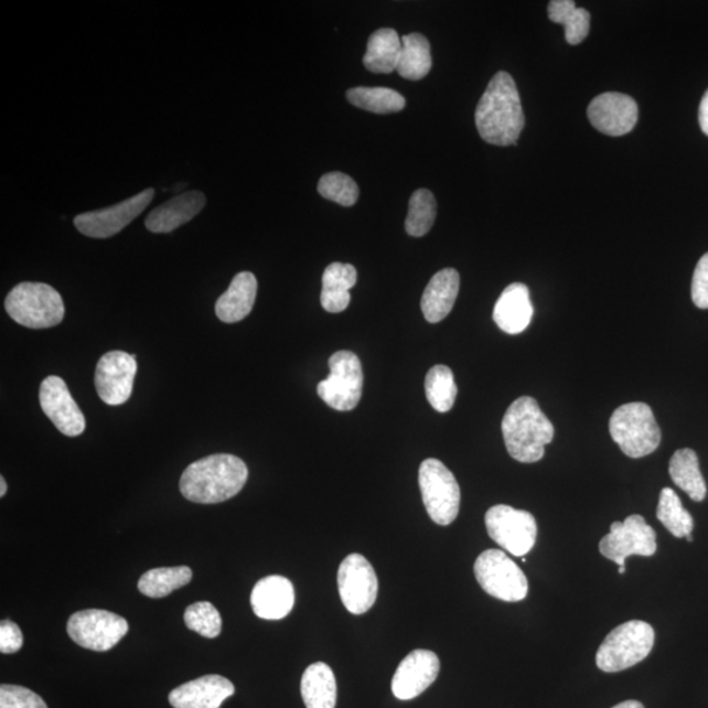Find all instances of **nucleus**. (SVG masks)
Listing matches in <instances>:
<instances>
[{
	"label": "nucleus",
	"instance_id": "1",
	"mask_svg": "<svg viewBox=\"0 0 708 708\" xmlns=\"http://www.w3.org/2000/svg\"><path fill=\"white\" fill-rule=\"evenodd\" d=\"M475 124L479 136L490 144H517L525 127L523 106L515 81L505 72L491 79L479 100Z\"/></svg>",
	"mask_w": 708,
	"mask_h": 708
},
{
	"label": "nucleus",
	"instance_id": "2",
	"mask_svg": "<svg viewBox=\"0 0 708 708\" xmlns=\"http://www.w3.org/2000/svg\"><path fill=\"white\" fill-rule=\"evenodd\" d=\"M247 479V464L240 458L214 454L185 469L180 479V492L192 503L218 504L238 495Z\"/></svg>",
	"mask_w": 708,
	"mask_h": 708
},
{
	"label": "nucleus",
	"instance_id": "3",
	"mask_svg": "<svg viewBox=\"0 0 708 708\" xmlns=\"http://www.w3.org/2000/svg\"><path fill=\"white\" fill-rule=\"evenodd\" d=\"M502 430L506 450L513 460L536 463L543 460L545 448L554 440L553 422L540 411L538 401L521 397L504 415Z\"/></svg>",
	"mask_w": 708,
	"mask_h": 708
},
{
	"label": "nucleus",
	"instance_id": "4",
	"mask_svg": "<svg viewBox=\"0 0 708 708\" xmlns=\"http://www.w3.org/2000/svg\"><path fill=\"white\" fill-rule=\"evenodd\" d=\"M4 308L13 321L32 330L54 328L65 318L61 294L44 282L17 285L6 297Z\"/></svg>",
	"mask_w": 708,
	"mask_h": 708
},
{
	"label": "nucleus",
	"instance_id": "5",
	"mask_svg": "<svg viewBox=\"0 0 708 708\" xmlns=\"http://www.w3.org/2000/svg\"><path fill=\"white\" fill-rule=\"evenodd\" d=\"M610 435L624 454L643 458L661 446L662 430L645 403H627L616 408L609 421Z\"/></svg>",
	"mask_w": 708,
	"mask_h": 708
},
{
	"label": "nucleus",
	"instance_id": "6",
	"mask_svg": "<svg viewBox=\"0 0 708 708\" xmlns=\"http://www.w3.org/2000/svg\"><path fill=\"white\" fill-rule=\"evenodd\" d=\"M655 631L643 621H630L615 627L597 651L596 664L602 672L616 673L633 668L651 654Z\"/></svg>",
	"mask_w": 708,
	"mask_h": 708
},
{
	"label": "nucleus",
	"instance_id": "7",
	"mask_svg": "<svg viewBox=\"0 0 708 708\" xmlns=\"http://www.w3.org/2000/svg\"><path fill=\"white\" fill-rule=\"evenodd\" d=\"M419 485L426 509L433 523L448 526L460 513L461 490L446 464L435 458L421 463Z\"/></svg>",
	"mask_w": 708,
	"mask_h": 708
},
{
	"label": "nucleus",
	"instance_id": "8",
	"mask_svg": "<svg viewBox=\"0 0 708 708\" xmlns=\"http://www.w3.org/2000/svg\"><path fill=\"white\" fill-rule=\"evenodd\" d=\"M330 376L318 385V395L336 411H352L363 395L364 373L357 354L350 351L333 353L329 361Z\"/></svg>",
	"mask_w": 708,
	"mask_h": 708
},
{
	"label": "nucleus",
	"instance_id": "9",
	"mask_svg": "<svg viewBox=\"0 0 708 708\" xmlns=\"http://www.w3.org/2000/svg\"><path fill=\"white\" fill-rule=\"evenodd\" d=\"M475 578L485 593L505 602L526 599L527 579L508 555L502 550H487L479 555L474 566Z\"/></svg>",
	"mask_w": 708,
	"mask_h": 708
},
{
	"label": "nucleus",
	"instance_id": "10",
	"mask_svg": "<svg viewBox=\"0 0 708 708\" xmlns=\"http://www.w3.org/2000/svg\"><path fill=\"white\" fill-rule=\"evenodd\" d=\"M485 526L489 536L515 557L530 553L536 545L537 521L529 512L495 505L485 513Z\"/></svg>",
	"mask_w": 708,
	"mask_h": 708
},
{
	"label": "nucleus",
	"instance_id": "11",
	"mask_svg": "<svg viewBox=\"0 0 708 708\" xmlns=\"http://www.w3.org/2000/svg\"><path fill=\"white\" fill-rule=\"evenodd\" d=\"M129 624L122 616L107 610L88 609L75 613L67 622V634L86 650H112L128 634Z\"/></svg>",
	"mask_w": 708,
	"mask_h": 708
},
{
	"label": "nucleus",
	"instance_id": "12",
	"mask_svg": "<svg viewBox=\"0 0 708 708\" xmlns=\"http://www.w3.org/2000/svg\"><path fill=\"white\" fill-rule=\"evenodd\" d=\"M337 586L340 599L354 615L369 612L376 603L378 579L376 571L363 555L351 554L339 567Z\"/></svg>",
	"mask_w": 708,
	"mask_h": 708
},
{
	"label": "nucleus",
	"instance_id": "13",
	"mask_svg": "<svg viewBox=\"0 0 708 708\" xmlns=\"http://www.w3.org/2000/svg\"><path fill=\"white\" fill-rule=\"evenodd\" d=\"M656 550V532L639 515L629 516L623 523L616 521L600 543L602 557L614 561L618 567L626 566L624 561L631 555L652 557Z\"/></svg>",
	"mask_w": 708,
	"mask_h": 708
},
{
	"label": "nucleus",
	"instance_id": "14",
	"mask_svg": "<svg viewBox=\"0 0 708 708\" xmlns=\"http://www.w3.org/2000/svg\"><path fill=\"white\" fill-rule=\"evenodd\" d=\"M154 194L155 191L149 189L106 210L76 215L74 218L76 230L88 238H112L142 214L154 199Z\"/></svg>",
	"mask_w": 708,
	"mask_h": 708
},
{
	"label": "nucleus",
	"instance_id": "15",
	"mask_svg": "<svg viewBox=\"0 0 708 708\" xmlns=\"http://www.w3.org/2000/svg\"><path fill=\"white\" fill-rule=\"evenodd\" d=\"M135 354L114 351L104 354L96 366L95 387L108 406H121L133 393L137 361Z\"/></svg>",
	"mask_w": 708,
	"mask_h": 708
},
{
	"label": "nucleus",
	"instance_id": "16",
	"mask_svg": "<svg viewBox=\"0 0 708 708\" xmlns=\"http://www.w3.org/2000/svg\"><path fill=\"white\" fill-rule=\"evenodd\" d=\"M40 405L62 435L76 437L85 432V415L73 399L64 379L57 376L44 379L40 387Z\"/></svg>",
	"mask_w": 708,
	"mask_h": 708
},
{
	"label": "nucleus",
	"instance_id": "17",
	"mask_svg": "<svg viewBox=\"0 0 708 708\" xmlns=\"http://www.w3.org/2000/svg\"><path fill=\"white\" fill-rule=\"evenodd\" d=\"M637 116V104L633 97L620 93L597 96L588 107L590 124L610 137L630 133L635 128Z\"/></svg>",
	"mask_w": 708,
	"mask_h": 708
},
{
	"label": "nucleus",
	"instance_id": "18",
	"mask_svg": "<svg viewBox=\"0 0 708 708\" xmlns=\"http://www.w3.org/2000/svg\"><path fill=\"white\" fill-rule=\"evenodd\" d=\"M440 673L439 657L432 651L415 650L395 672L391 689L400 700H411L425 693Z\"/></svg>",
	"mask_w": 708,
	"mask_h": 708
},
{
	"label": "nucleus",
	"instance_id": "19",
	"mask_svg": "<svg viewBox=\"0 0 708 708\" xmlns=\"http://www.w3.org/2000/svg\"><path fill=\"white\" fill-rule=\"evenodd\" d=\"M234 693L235 687L227 678L210 675L176 687L169 700L173 708H219Z\"/></svg>",
	"mask_w": 708,
	"mask_h": 708
},
{
	"label": "nucleus",
	"instance_id": "20",
	"mask_svg": "<svg viewBox=\"0 0 708 708\" xmlns=\"http://www.w3.org/2000/svg\"><path fill=\"white\" fill-rule=\"evenodd\" d=\"M296 601L294 587L283 576L261 579L251 593L254 613L261 620L279 621L290 614Z\"/></svg>",
	"mask_w": 708,
	"mask_h": 708
},
{
	"label": "nucleus",
	"instance_id": "21",
	"mask_svg": "<svg viewBox=\"0 0 708 708\" xmlns=\"http://www.w3.org/2000/svg\"><path fill=\"white\" fill-rule=\"evenodd\" d=\"M206 197L203 192L190 191L155 207L144 221L146 228L154 234H169L189 224L204 210Z\"/></svg>",
	"mask_w": 708,
	"mask_h": 708
},
{
	"label": "nucleus",
	"instance_id": "22",
	"mask_svg": "<svg viewBox=\"0 0 708 708\" xmlns=\"http://www.w3.org/2000/svg\"><path fill=\"white\" fill-rule=\"evenodd\" d=\"M534 308L529 288L524 283H512L506 288L494 309L497 328L509 335L524 332L532 322Z\"/></svg>",
	"mask_w": 708,
	"mask_h": 708
},
{
	"label": "nucleus",
	"instance_id": "23",
	"mask_svg": "<svg viewBox=\"0 0 708 708\" xmlns=\"http://www.w3.org/2000/svg\"><path fill=\"white\" fill-rule=\"evenodd\" d=\"M460 273L453 268L442 269L432 277L421 298L427 322L440 323L450 314L460 293Z\"/></svg>",
	"mask_w": 708,
	"mask_h": 708
},
{
	"label": "nucleus",
	"instance_id": "24",
	"mask_svg": "<svg viewBox=\"0 0 708 708\" xmlns=\"http://www.w3.org/2000/svg\"><path fill=\"white\" fill-rule=\"evenodd\" d=\"M258 296V280L251 272L236 275L230 287L215 303V314L221 322L238 323L251 314Z\"/></svg>",
	"mask_w": 708,
	"mask_h": 708
},
{
	"label": "nucleus",
	"instance_id": "25",
	"mask_svg": "<svg viewBox=\"0 0 708 708\" xmlns=\"http://www.w3.org/2000/svg\"><path fill=\"white\" fill-rule=\"evenodd\" d=\"M357 282V270L351 264L332 262L323 273L322 308L337 314L350 307V290Z\"/></svg>",
	"mask_w": 708,
	"mask_h": 708
},
{
	"label": "nucleus",
	"instance_id": "26",
	"mask_svg": "<svg viewBox=\"0 0 708 708\" xmlns=\"http://www.w3.org/2000/svg\"><path fill=\"white\" fill-rule=\"evenodd\" d=\"M401 52V39L391 28H382L367 41L364 66L374 74H390L397 71Z\"/></svg>",
	"mask_w": 708,
	"mask_h": 708
},
{
	"label": "nucleus",
	"instance_id": "27",
	"mask_svg": "<svg viewBox=\"0 0 708 708\" xmlns=\"http://www.w3.org/2000/svg\"><path fill=\"white\" fill-rule=\"evenodd\" d=\"M301 693L308 708H335L337 685L330 666L324 663L310 665L302 676Z\"/></svg>",
	"mask_w": 708,
	"mask_h": 708
},
{
	"label": "nucleus",
	"instance_id": "28",
	"mask_svg": "<svg viewBox=\"0 0 708 708\" xmlns=\"http://www.w3.org/2000/svg\"><path fill=\"white\" fill-rule=\"evenodd\" d=\"M669 475L678 489H682L694 502H704L707 495L706 482L699 469L696 451L679 449L671 458Z\"/></svg>",
	"mask_w": 708,
	"mask_h": 708
},
{
	"label": "nucleus",
	"instance_id": "29",
	"mask_svg": "<svg viewBox=\"0 0 708 708\" xmlns=\"http://www.w3.org/2000/svg\"><path fill=\"white\" fill-rule=\"evenodd\" d=\"M432 68V54L426 36L420 33L407 34L401 37V52L397 72L408 81L425 79Z\"/></svg>",
	"mask_w": 708,
	"mask_h": 708
},
{
	"label": "nucleus",
	"instance_id": "30",
	"mask_svg": "<svg viewBox=\"0 0 708 708\" xmlns=\"http://www.w3.org/2000/svg\"><path fill=\"white\" fill-rule=\"evenodd\" d=\"M193 572L190 567L154 568L141 576L138 589L151 599H163L180 588L190 584Z\"/></svg>",
	"mask_w": 708,
	"mask_h": 708
},
{
	"label": "nucleus",
	"instance_id": "31",
	"mask_svg": "<svg viewBox=\"0 0 708 708\" xmlns=\"http://www.w3.org/2000/svg\"><path fill=\"white\" fill-rule=\"evenodd\" d=\"M547 11L553 23L565 26L569 45H579L587 39L590 28V13L587 10L576 7L572 0H553Z\"/></svg>",
	"mask_w": 708,
	"mask_h": 708
},
{
	"label": "nucleus",
	"instance_id": "32",
	"mask_svg": "<svg viewBox=\"0 0 708 708\" xmlns=\"http://www.w3.org/2000/svg\"><path fill=\"white\" fill-rule=\"evenodd\" d=\"M346 99L354 107L378 115L397 114L406 107L405 97L395 89L385 87L351 88L346 93Z\"/></svg>",
	"mask_w": 708,
	"mask_h": 708
},
{
	"label": "nucleus",
	"instance_id": "33",
	"mask_svg": "<svg viewBox=\"0 0 708 708\" xmlns=\"http://www.w3.org/2000/svg\"><path fill=\"white\" fill-rule=\"evenodd\" d=\"M427 399L437 412L447 414L453 408L458 388L454 374L446 365H436L426 377Z\"/></svg>",
	"mask_w": 708,
	"mask_h": 708
},
{
	"label": "nucleus",
	"instance_id": "34",
	"mask_svg": "<svg viewBox=\"0 0 708 708\" xmlns=\"http://www.w3.org/2000/svg\"><path fill=\"white\" fill-rule=\"evenodd\" d=\"M657 519L676 538L689 536L694 529V519L684 508L682 498L672 489H664L658 498Z\"/></svg>",
	"mask_w": 708,
	"mask_h": 708
},
{
	"label": "nucleus",
	"instance_id": "35",
	"mask_svg": "<svg viewBox=\"0 0 708 708\" xmlns=\"http://www.w3.org/2000/svg\"><path fill=\"white\" fill-rule=\"evenodd\" d=\"M436 212L433 193L428 190L416 191L409 200L406 232L416 238L427 235L435 224Z\"/></svg>",
	"mask_w": 708,
	"mask_h": 708
},
{
	"label": "nucleus",
	"instance_id": "36",
	"mask_svg": "<svg viewBox=\"0 0 708 708\" xmlns=\"http://www.w3.org/2000/svg\"><path fill=\"white\" fill-rule=\"evenodd\" d=\"M318 192L322 197L343 206L356 204L360 194L356 182L343 172L325 173L319 180Z\"/></svg>",
	"mask_w": 708,
	"mask_h": 708
},
{
	"label": "nucleus",
	"instance_id": "37",
	"mask_svg": "<svg viewBox=\"0 0 708 708\" xmlns=\"http://www.w3.org/2000/svg\"><path fill=\"white\" fill-rule=\"evenodd\" d=\"M186 627L207 639L217 637L222 631V618L211 602H196L186 608Z\"/></svg>",
	"mask_w": 708,
	"mask_h": 708
},
{
	"label": "nucleus",
	"instance_id": "38",
	"mask_svg": "<svg viewBox=\"0 0 708 708\" xmlns=\"http://www.w3.org/2000/svg\"><path fill=\"white\" fill-rule=\"evenodd\" d=\"M0 708H47L39 694L18 685L0 686Z\"/></svg>",
	"mask_w": 708,
	"mask_h": 708
},
{
	"label": "nucleus",
	"instance_id": "39",
	"mask_svg": "<svg viewBox=\"0 0 708 708\" xmlns=\"http://www.w3.org/2000/svg\"><path fill=\"white\" fill-rule=\"evenodd\" d=\"M691 298L699 309H708V253L700 258L694 270Z\"/></svg>",
	"mask_w": 708,
	"mask_h": 708
},
{
	"label": "nucleus",
	"instance_id": "40",
	"mask_svg": "<svg viewBox=\"0 0 708 708\" xmlns=\"http://www.w3.org/2000/svg\"><path fill=\"white\" fill-rule=\"evenodd\" d=\"M24 636L17 623L9 620L0 623V651L2 654H15L23 647Z\"/></svg>",
	"mask_w": 708,
	"mask_h": 708
},
{
	"label": "nucleus",
	"instance_id": "41",
	"mask_svg": "<svg viewBox=\"0 0 708 708\" xmlns=\"http://www.w3.org/2000/svg\"><path fill=\"white\" fill-rule=\"evenodd\" d=\"M699 125L704 133L708 136V89L699 106Z\"/></svg>",
	"mask_w": 708,
	"mask_h": 708
},
{
	"label": "nucleus",
	"instance_id": "42",
	"mask_svg": "<svg viewBox=\"0 0 708 708\" xmlns=\"http://www.w3.org/2000/svg\"><path fill=\"white\" fill-rule=\"evenodd\" d=\"M613 708H644V706L637 700H626V702L616 705Z\"/></svg>",
	"mask_w": 708,
	"mask_h": 708
},
{
	"label": "nucleus",
	"instance_id": "43",
	"mask_svg": "<svg viewBox=\"0 0 708 708\" xmlns=\"http://www.w3.org/2000/svg\"><path fill=\"white\" fill-rule=\"evenodd\" d=\"M6 492H7V483H6V479L2 476L0 478V496L3 497L6 495Z\"/></svg>",
	"mask_w": 708,
	"mask_h": 708
},
{
	"label": "nucleus",
	"instance_id": "44",
	"mask_svg": "<svg viewBox=\"0 0 708 708\" xmlns=\"http://www.w3.org/2000/svg\"><path fill=\"white\" fill-rule=\"evenodd\" d=\"M626 572V566L620 567V573L623 575Z\"/></svg>",
	"mask_w": 708,
	"mask_h": 708
},
{
	"label": "nucleus",
	"instance_id": "45",
	"mask_svg": "<svg viewBox=\"0 0 708 708\" xmlns=\"http://www.w3.org/2000/svg\"><path fill=\"white\" fill-rule=\"evenodd\" d=\"M685 538H686L687 540H689V543H693V536H691V534H689V536H686Z\"/></svg>",
	"mask_w": 708,
	"mask_h": 708
}]
</instances>
